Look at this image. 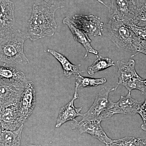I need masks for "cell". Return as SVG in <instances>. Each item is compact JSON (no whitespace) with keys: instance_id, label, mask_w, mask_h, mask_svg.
Returning a JSON list of instances; mask_svg holds the SVG:
<instances>
[{"instance_id":"1","label":"cell","mask_w":146,"mask_h":146,"mask_svg":"<svg viewBox=\"0 0 146 146\" xmlns=\"http://www.w3.org/2000/svg\"><path fill=\"white\" fill-rule=\"evenodd\" d=\"M63 6L44 4H34L28 21L27 36L32 41H36L46 36H52L57 28L55 13L57 9Z\"/></svg>"},{"instance_id":"2","label":"cell","mask_w":146,"mask_h":146,"mask_svg":"<svg viewBox=\"0 0 146 146\" xmlns=\"http://www.w3.org/2000/svg\"><path fill=\"white\" fill-rule=\"evenodd\" d=\"M0 32L1 66L11 63L28 64L29 60L24 50L25 41L29 38L27 35L21 30H15L13 28Z\"/></svg>"},{"instance_id":"3","label":"cell","mask_w":146,"mask_h":146,"mask_svg":"<svg viewBox=\"0 0 146 146\" xmlns=\"http://www.w3.org/2000/svg\"><path fill=\"white\" fill-rule=\"evenodd\" d=\"M110 39L118 48L130 52H136L141 39L123 21L110 19L108 24Z\"/></svg>"},{"instance_id":"4","label":"cell","mask_w":146,"mask_h":146,"mask_svg":"<svg viewBox=\"0 0 146 146\" xmlns=\"http://www.w3.org/2000/svg\"><path fill=\"white\" fill-rule=\"evenodd\" d=\"M118 67V78L117 82L119 85L125 86L129 93L134 89L141 91L142 94L146 92V86L143 83V79L135 70V61L133 59H129L125 62L118 60L117 63Z\"/></svg>"},{"instance_id":"5","label":"cell","mask_w":146,"mask_h":146,"mask_svg":"<svg viewBox=\"0 0 146 146\" xmlns=\"http://www.w3.org/2000/svg\"><path fill=\"white\" fill-rule=\"evenodd\" d=\"M28 81L27 80L17 82H0V108L17 105Z\"/></svg>"},{"instance_id":"6","label":"cell","mask_w":146,"mask_h":146,"mask_svg":"<svg viewBox=\"0 0 146 146\" xmlns=\"http://www.w3.org/2000/svg\"><path fill=\"white\" fill-rule=\"evenodd\" d=\"M118 85L115 88L104 87L100 90L96 97L92 106L88 111L82 115L81 121L100 120L104 121V115L109 107L110 100L109 94L117 90Z\"/></svg>"},{"instance_id":"7","label":"cell","mask_w":146,"mask_h":146,"mask_svg":"<svg viewBox=\"0 0 146 146\" xmlns=\"http://www.w3.org/2000/svg\"><path fill=\"white\" fill-rule=\"evenodd\" d=\"M108 8L110 19L123 21L128 26L131 25L136 8L129 0H111Z\"/></svg>"},{"instance_id":"8","label":"cell","mask_w":146,"mask_h":146,"mask_svg":"<svg viewBox=\"0 0 146 146\" xmlns=\"http://www.w3.org/2000/svg\"><path fill=\"white\" fill-rule=\"evenodd\" d=\"M141 105L140 102L131 97V93H129L126 96H121L119 100L117 102H113L110 101L104 121L116 114L135 115L138 113Z\"/></svg>"},{"instance_id":"9","label":"cell","mask_w":146,"mask_h":146,"mask_svg":"<svg viewBox=\"0 0 146 146\" xmlns=\"http://www.w3.org/2000/svg\"><path fill=\"white\" fill-rule=\"evenodd\" d=\"M36 105V94L34 84L28 81L26 87L17 105L18 113L25 123L32 114Z\"/></svg>"},{"instance_id":"10","label":"cell","mask_w":146,"mask_h":146,"mask_svg":"<svg viewBox=\"0 0 146 146\" xmlns=\"http://www.w3.org/2000/svg\"><path fill=\"white\" fill-rule=\"evenodd\" d=\"M72 22L75 26L94 36H102L104 23L100 18L94 15L84 16L76 14Z\"/></svg>"},{"instance_id":"11","label":"cell","mask_w":146,"mask_h":146,"mask_svg":"<svg viewBox=\"0 0 146 146\" xmlns=\"http://www.w3.org/2000/svg\"><path fill=\"white\" fill-rule=\"evenodd\" d=\"M101 120H90L76 122L73 128L78 129L80 133L90 134L106 145L110 144L113 140L109 138L101 126Z\"/></svg>"},{"instance_id":"12","label":"cell","mask_w":146,"mask_h":146,"mask_svg":"<svg viewBox=\"0 0 146 146\" xmlns=\"http://www.w3.org/2000/svg\"><path fill=\"white\" fill-rule=\"evenodd\" d=\"M0 112L1 129L15 131L24 125L19 116L17 105L0 108Z\"/></svg>"},{"instance_id":"13","label":"cell","mask_w":146,"mask_h":146,"mask_svg":"<svg viewBox=\"0 0 146 146\" xmlns=\"http://www.w3.org/2000/svg\"><path fill=\"white\" fill-rule=\"evenodd\" d=\"M78 89V88L76 86L75 91L72 99L60 109L56 120V127H60L63 124L69 121H74L76 122L77 121L76 120V118L83 115L80 113L82 108H76L74 106L75 100L79 98Z\"/></svg>"},{"instance_id":"14","label":"cell","mask_w":146,"mask_h":146,"mask_svg":"<svg viewBox=\"0 0 146 146\" xmlns=\"http://www.w3.org/2000/svg\"><path fill=\"white\" fill-rule=\"evenodd\" d=\"M0 32L12 29L15 25L14 3L10 0H0Z\"/></svg>"},{"instance_id":"15","label":"cell","mask_w":146,"mask_h":146,"mask_svg":"<svg viewBox=\"0 0 146 146\" xmlns=\"http://www.w3.org/2000/svg\"><path fill=\"white\" fill-rule=\"evenodd\" d=\"M63 23L65 25H67L70 30L75 40L81 44L85 48L86 50L85 58L87 57V54L89 52L94 54L96 55L98 54V51L94 49L91 46V40L89 38L87 33L75 26L72 22V20L70 18H64L63 20Z\"/></svg>"},{"instance_id":"16","label":"cell","mask_w":146,"mask_h":146,"mask_svg":"<svg viewBox=\"0 0 146 146\" xmlns=\"http://www.w3.org/2000/svg\"><path fill=\"white\" fill-rule=\"evenodd\" d=\"M24 127V125L15 131L1 129L0 146H20Z\"/></svg>"},{"instance_id":"17","label":"cell","mask_w":146,"mask_h":146,"mask_svg":"<svg viewBox=\"0 0 146 146\" xmlns=\"http://www.w3.org/2000/svg\"><path fill=\"white\" fill-rule=\"evenodd\" d=\"M47 51L53 56L61 64L63 69V74L66 77L70 78L72 75L75 76L80 73L79 70L80 67L81 65L80 64L74 65L68 60L65 56L54 50L48 49Z\"/></svg>"},{"instance_id":"18","label":"cell","mask_w":146,"mask_h":146,"mask_svg":"<svg viewBox=\"0 0 146 146\" xmlns=\"http://www.w3.org/2000/svg\"><path fill=\"white\" fill-rule=\"evenodd\" d=\"M0 80L5 82H17L27 79L25 74L18 68L1 66Z\"/></svg>"},{"instance_id":"19","label":"cell","mask_w":146,"mask_h":146,"mask_svg":"<svg viewBox=\"0 0 146 146\" xmlns=\"http://www.w3.org/2000/svg\"><path fill=\"white\" fill-rule=\"evenodd\" d=\"M115 65L114 61L109 58L99 56L93 64L89 67L87 72L90 75H93L96 73Z\"/></svg>"},{"instance_id":"20","label":"cell","mask_w":146,"mask_h":146,"mask_svg":"<svg viewBox=\"0 0 146 146\" xmlns=\"http://www.w3.org/2000/svg\"><path fill=\"white\" fill-rule=\"evenodd\" d=\"M76 86L78 88L94 87L104 84L106 82V80L104 78H94L85 77L78 74L75 76Z\"/></svg>"},{"instance_id":"21","label":"cell","mask_w":146,"mask_h":146,"mask_svg":"<svg viewBox=\"0 0 146 146\" xmlns=\"http://www.w3.org/2000/svg\"><path fill=\"white\" fill-rule=\"evenodd\" d=\"M141 138L125 137L117 140H113L106 146H138Z\"/></svg>"},{"instance_id":"22","label":"cell","mask_w":146,"mask_h":146,"mask_svg":"<svg viewBox=\"0 0 146 146\" xmlns=\"http://www.w3.org/2000/svg\"><path fill=\"white\" fill-rule=\"evenodd\" d=\"M131 25L146 27V4L141 8L136 9L135 16Z\"/></svg>"},{"instance_id":"23","label":"cell","mask_w":146,"mask_h":146,"mask_svg":"<svg viewBox=\"0 0 146 146\" xmlns=\"http://www.w3.org/2000/svg\"><path fill=\"white\" fill-rule=\"evenodd\" d=\"M139 39L146 41V27H139L135 25L128 26Z\"/></svg>"},{"instance_id":"24","label":"cell","mask_w":146,"mask_h":146,"mask_svg":"<svg viewBox=\"0 0 146 146\" xmlns=\"http://www.w3.org/2000/svg\"><path fill=\"white\" fill-rule=\"evenodd\" d=\"M138 113L141 116L143 121V123L141 126V129L146 131V98L143 104L140 106Z\"/></svg>"},{"instance_id":"25","label":"cell","mask_w":146,"mask_h":146,"mask_svg":"<svg viewBox=\"0 0 146 146\" xmlns=\"http://www.w3.org/2000/svg\"><path fill=\"white\" fill-rule=\"evenodd\" d=\"M136 8H139L146 4V0H129Z\"/></svg>"},{"instance_id":"26","label":"cell","mask_w":146,"mask_h":146,"mask_svg":"<svg viewBox=\"0 0 146 146\" xmlns=\"http://www.w3.org/2000/svg\"><path fill=\"white\" fill-rule=\"evenodd\" d=\"M138 53H142L146 55V41L142 40L139 47H138Z\"/></svg>"},{"instance_id":"27","label":"cell","mask_w":146,"mask_h":146,"mask_svg":"<svg viewBox=\"0 0 146 146\" xmlns=\"http://www.w3.org/2000/svg\"><path fill=\"white\" fill-rule=\"evenodd\" d=\"M42 1L49 5L56 6V5L58 3L60 2V1L62 0H42Z\"/></svg>"},{"instance_id":"28","label":"cell","mask_w":146,"mask_h":146,"mask_svg":"<svg viewBox=\"0 0 146 146\" xmlns=\"http://www.w3.org/2000/svg\"><path fill=\"white\" fill-rule=\"evenodd\" d=\"M138 146H146L144 143L143 141V139H141V141H140V143H139Z\"/></svg>"},{"instance_id":"29","label":"cell","mask_w":146,"mask_h":146,"mask_svg":"<svg viewBox=\"0 0 146 146\" xmlns=\"http://www.w3.org/2000/svg\"><path fill=\"white\" fill-rule=\"evenodd\" d=\"M100 3L102 4L103 5H104L106 7H107V8H108V6L106 5V4L102 0H97Z\"/></svg>"},{"instance_id":"30","label":"cell","mask_w":146,"mask_h":146,"mask_svg":"<svg viewBox=\"0 0 146 146\" xmlns=\"http://www.w3.org/2000/svg\"><path fill=\"white\" fill-rule=\"evenodd\" d=\"M26 146H42L39 145H35V144H29V145H27Z\"/></svg>"},{"instance_id":"31","label":"cell","mask_w":146,"mask_h":146,"mask_svg":"<svg viewBox=\"0 0 146 146\" xmlns=\"http://www.w3.org/2000/svg\"><path fill=\"white\" fill-rule=\"evenodd\" d=\"M143 83L144 84V85L146 86V79L144 80H143Z\"/></svg>"}]
</instances>
